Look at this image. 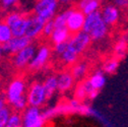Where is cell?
Segmentation results:
<instances>
[{"label":"cell","instance_id":"6da1fadb","mask_svg":"<svg viewBox=\"0 0 128 127\" xmlns=\"http://www.w3.org/2000/svg\"><path fill=\"white\" fill-rule=\"evenodd\" d=\"M58 7V0H37L33 8V13L44 22H48L54 18Z\"/></svg>","mask_w":128,"mask_h":127},{"label":"cell","instance_id":"7a4b0ae2","mask_svg":"<svg viewBox=\"0 0 128 127\" xmlns=\"http://www.w3.org/2000/svg\"><path fill=\"white\" fill-rule=\"evenodd\" d=\"M26 99L28 106L39 108L43 107L47 103V101L49 100L43 82H35L32 84L26 90Z\"/></svg>","mask_w":128,"mask_h":127},{"label":"cell","instance_id":"3957f363","mask_svg":"<svg viewBox=\"0 0 128 127\" xmlns=\"http://www.w3.org/2000/svg\"><path fill=\"white\" fill-rule=\"evenodd\" d=\"M26 90H28V88H26V82L24 80V78L22 77L13 78L8 84L6 90L4 92L8 105L10 106L16 100L26 94Z\"/></svg>","mask_w":128,"mask_h":127},{"label":"cell","instance_id":"277c9868","mask_svg":"<svg viewBox=\"0 0 128 127\" xmlns=\"http://www.w3.org/2000/svg\"><path fill=\"white\" fill-rule=\"evenodd\" d=\"M22 127H45L46 119L39 107L28 106L22 113Z\"/></svg>","mask_w":128,"mask_h":127},{"label":"cell","instance_id":"5b68a950","mask_svg":"<svg viewBox=\"0 0 128 127\" xmlns=\"http://www.w3.org/2000/svg\"><path fill=\"white\" fill-rule=\"evenodd\" d=\"M90 42H92V39L90 35L84 30H80L78 33L71 35L70 39L67 42V47L75 54L80 56L88 48Z\"/></svg>","mask_w":128,"mask_h":127},{"label":"cell","instance_id":"8992f818","mask_svg":"<svg viewBox=\"0 0 128 127\" xmlns=\"http://www.w3.org/2000/svg\"><path fill=\"white\" fill-rule=\"evenodd\" d=\"M37 49V46L32 43L26 48L15 53L14 55H12V65L16 69H24L26 67H28V64L33 59Z\"/></svg>","mask_w":128,"mask_h":127},{"label":"cell","instance_id":"52a82bcc","mask_svg":"<svg viewBox=\"0 0 128 127\" xmlns=\"http://www.w3.org/2000/svg\"><path fill=\"white\" fill-rule=\"evenodd\" d=\"M51 48L47 45H42L37 49L33 59L28 64V69L32 71H39L45 67L51 57Z\"/></svg>","mask_w":128,"mask_h":127},{"label":"cell","instance_id":"ba28073f","mask_svg":"<svg viewBox=\"0 0 128 127\" xmlns=\"http://www.w3.org/2000/svg\"><path fill=\"white\" fill-rule=\"evenodd\" d=\"M84 20H86L84 13L82 10H79L77 7L67 9L66 28L71 34H75L82 30Z\"/></svg>","mask_w":128,"mask_h":127},{"label":"cell","instance_id":"9c48e42d","mask_svg":"<svg viewBox=\"0 0 128 127\" xmlns=\"http://www.w3.org/2000/svg\"><path fill=\"white\" fill-rule=\"evenodd\" d=\"M46 22L41 20L36 14H30L26 15V36L30 38L32 41L38 39L40 36H42L43 28Z\"/></svg>","mask_w":128,"mask_h":127},{"label":"cell","instance_id":"30bf717a","mask_svg":"<svg viewBox=\"0 0 128 127\" xmlns=\"http://www.w3.org/2000/svg\"><path fill=\"white\" fill-rule=\"evenodd\" d=\"M32 43H33V41L30 38H28L26 36H24V37H12L8 42L1 45H2L4 54L12 56Z\"/></svg>","mask_w":128,"mask_h":127},{"label":"cell","instance_id":"8fae6325","mask_svg":"<svg viewBox=\"0 0 128 127\" xmlns=\"http://www.w3.org/2000/svg\"><path fill=\"white\" fill-rule=\"evenodd\" d=\"M98 94H99V90L92 88L88 79H84V80L79 82L74 92V96L78 101H84L86 99L94 100L98 97Z\"/></svg>","mask_w":128,"mask_h":127},{"label":"cell","instance_id":"7c38bea8","mask_svg":"<svg viewBox=\"0 0 128 127\" xmlns=\"http://www.w3.org/2000/svg\"><path fill=\"white\" fill-rule=\"evenodd\" d=\"M102 18L104 20V22L110 26H114L118 22L119 18H120V10L119 8L114 5V4H109L106 5L102 10Z\"/></svg>","mask_w":128,"mask_h":127},{"label":"cell","instance_id":"4fadbf2b","mask_svg":"<svg viewBox=\"0 0 128 127\" xmlns=\"http://www.w3.org/2000/svg\"><path fill=\"white\" fill-rule=\"evenodd\" d=\"M109 32V26L104 22L103 18H100L94 26L88 30V35L92 39V41H102L106 38Z\"/></svg>","mask_w":128,"mask_h":127},{"label":"cell","instance_id":"5bb4252c","mask_svg":"<svg viewBox=\"0 0 128 127\" xmlns=\"http://www.w3.org/2000/svg\"><path fill=\"white\" fill-rule=\"evenodd\" d=\"M57 80H58V90L62 92L70 90L75 82V79L70 71H64L60 73L57 76Z\"/></svg>","mask_w":128,"mask_h":127},{"label":"cell","instance_id":"9a60e30c","mask_svg":"<svg viewBox=\"0 0 128 127\" xmlns=\"http://www.w3.org/2000/svg\"><path fill=\"white\" fill-rule=\"evenodd\" d=\"M76 7L79 10H82L84 15H88L100 10L101 3L100 0H77Z\"/></svg>","mask_w":128,"mask_h":127},{"label":"cell","instance_id":"2e32d148","mask_svg":"<svg viewBox=\"0 0 128 127\" xmlns=\"http://www.w3.org/2000/svg\"><path fill=\"white\" fill-rule=\"evenodd\" d=\"M71 33L68 30V28L66 26L63 28H55L54 32L52 33L51 37H50V41L53 45L58 44V43H63V42H67L70 37H71Z\"/></svg>","mask_w":128,"mask_h":127},{"label":"cell","instance_id":"e0dca14e","mask_svg":"<svg viewBox=\"0 0 128 127\" xmlns=\"http://www.w3.org/2000/svg\"><path fill=\"white\" fill-rule=\"evenodd\" d=\"M88 80L92 88L100 92L106 84L107 77L104 71H96L90 76V78H88Z\"/></svg>","mask_w":128,"mask_h":127},{"label":"cell","instance_id":"ac0fdd59","mask_svg":"<svg viewBox=\"0 0 128 127\" xmlns=\"http://www.w3.org/2000/svg\"><path fill=\"white\" fill-rule=\"evenodd\" d=\"M88 66L86 62H76L72 65L71 67V74L73 75L75 82L77 80H82V79L86 77V73H88Z\"/></svg>","mask_w":128,"mask_h":127},{"label":"cell","instance_id":"d6986e66","mask_svg":"<svg viewBox=\"0 0 128 127\" xmlns=\"http://www.w3.org/2000/svg\"><path fill=\"white\" fill-rule=\"evenodd\" d=\"M44 88L46 90L47 96L48 98H52L54 97V94L58 90V80H57V76L55 75H49L45 78V80L43 82Z\"/></svg>","mask_w":128,"mask_h":127},{"label":"cell","instance_id":"ffe728a7","mask_svg":"<svg viewBox=\"0 0 128 127\" xmlns=\"http://www.w3.org/2000/svg\"><path fill=\"white\" fill-rule=\"evenodd\" d=\"M13 37H24L26 36V15H24L22 18L16 20L13 24L10 26Z\"/></svg>","mask_w":128,"mask_h":127},{"label":"cell","instance_id":"44dd1931","mask_svg":"<svg viewBox=\"0 0 128 127\" xmlns=\"http://www.w3.org/2000/svg\"><path fill=\"white\" fill-rule=\"evenodd\" d=\"M127 47H128V39L126 37L121 38L115 45L114 47V53L116 55L117 59H121L125 56L126 52H127Z\"/></svg>","mask_w":128,"mask_h":127},{"label":"cell","instance_id":"7402d4cb","mask_svg":"<svg viewBox=\"0 0 128 127\" xmlns=\"http://www.w3.org/2000/svg\"><path fill=\"white\" fill-rule=\"evenodd\" d=\"M12 32L10 26L5 22H0V43L4 44L12 38Z\"/></svg>","mask_w":128,"mask_h":127},{"label":"cell","instance_id":"603a6c76","mask_svg":"<svg viewBox=\"0 0 128 127\" xmlns=\"http://www.w3.org/2000/svg\"><path fill=\"white\" fill-rule=\"evenodd\" d=\"M24 15H26V14H24L22 11L12 9V10H9V11L6 13V15L4 16V18H3V22H5L10 26L11 24H13L16 20H18L20 18H22Z\"/></svg>","mask_w":128,"mask_h":127},{"label":"cell","instance_id":"cb8c5ba5","mask_svg":"<svg viewBox=\"0 0 128 127\" xmlns=\"http://www.w3.org/2000/svg\"><path fill=\"white\" fill-rule=\"evenodd\" d=\"M119 59L113 58V59H109L105 62V64L103 66V71L107 74H113L117 71L119 67Z\"/></svg>","mask_w":128,"mask_h":127},{"label":"cell","instance_id":"d4e9b609","mask_svg":"<svg viewBox=\"0 0 128 127\" xmlns=\"http://www.w3.org/2000/svg\"><path fill=\"white\" fill-rule=\"evenodd\" d=\"M11 109L14 112H20L22 113L28 107V99H26V94L22 96V98H20L18 100H16L13 104L10 105Z\"/></svg>","mask_w":128,"mask_h":127},{"label":"cell","instance_id":"484cf974","mask_svg":"<svg viewBox=\"0 0 128 127\" xmlns=\"http://www.w3.org/2000/svg\"><path fill=\"white\" fill-rule=\"evenodd\" d=\"M22 125V113L20 112H14L12 111V113L5 125V127H20Z\"/></svg>","mask_w":128,"mask_h":127},{"label":"cell","instance_id":"4316f807","mask_svg":"<svg viewBox=\"0 0 128 127\" xmlns=\"http://www.w3.org/2000/svg\"><path fill=\"white\" fill-rule=\"evenodd\" d=\"M66 20H67V9L63 10L61 12L56 13V15L53 18L55 28H63L66 26Z\"/></svg>","mask_w":128,"mask_h":127},{"label":"cell","instance_id":"83f0119b","mask_svg":"<svg viewBox=\"0 0 128 127\" xmlns=\"http://www.w3.org/2000/svg\"><path fill=\"white\" fill-rule=\"evenodd\" d=\"M11 113H12V109L8 105L6 107H4L3 109L0 110V126H4L5 127L7 121L9 119L10 115H11Z\"/></svg>","mask_w":128,"mask_h":127},{"label":"cell","instance_id":"f1b7e54d","mask_svg":"<svg viewBox=\"0 0 128 127\" xmlns=\"http://www.w3.org/2000/svg\"><path fill=\"white\" fill-rule=\"evenodd\" d=\"M55 30V24H54V22L53 20H50L45 22L44 24V28H43V33H42V36H44L45 38H50L52 33Z\"/></svg>","mask_w":128,"mask_h":127},{"label":"cell","instance_id":"f546056e","mask_svg":"<svg viewBox=\"0 0 128 127\" xmlns=\"http://www.w3.org/2000/svg\"><path fill=\"white\" fill-rule=\"evenodd\" d=\"M20 0H0V5L3 10L9 11L12 10L15 6L20 3Z\"/></svg>","mask_w":128,"mask_h":127},{"label":"cell","instance_id":"4dcf8cb0","mask_svg":"<svg viewBox=\"0 0 128 127\" xmlns=\"http://www.w3.org/2000/svg\"><path fill=\"white\" fill-rule=\"evenodd\" d=\"M68 42V41H67ZM67 42H63V43H58L55 44L53 47V52L57 55V56H61L64 52H65L66 48H67Z\"/></svg>","mask_w":128,"mask_h":127},{"label":"cell","instance_id":"1f68e13d","mask_svg":"<svg viewBox=\"0 0 128 127\" xmlns=\"http://www.w3.org/2000/svg\"><path fill=\"white\" fill-rule=\"evenodd\" d=\"M113 4L118 8H126L128 7V0H113Z\"/></svg>","mask_w":128,"mask_h":127},{"label":"cell","instance_id":"d6a6232c","mask_svg":"<svg viewBox=\"0 0 128 127\" xmlns=\"http://www.w3.org/2000/svg\"><path fill=\"white\" fill-rule=\"evenodd\" d=\"M8 105L6 97H5V94L4 92H0V110L3 109L4 107H6Z\"/></svg>","mask_w":128,"mask_h":127},{"label":"cell","instance_id":"836d02e7","mask_svg":"<svg viewBox=\"0 0 128 127\" xmlns=\"http://www.w3.org/2000/svg\"><path fill=\"white\" fill-rule=\"evenodd\" d=\"M74 1H77V0H58L59 4H70Z\"/></svg>","mask_w":128,"mask_h":127},{"label":"cell","instance_id":"e575fe53","mask_svg":"<svg viewBox=\"0 0 128 127\" xmlns=\"http://www.w3.org/2000/svg\"><path fill=\"white\" fill-rule=\"evenodd\" d=\"M3 55H4V52H3V49H2V45H0V59L2 58Z\"/></svg>","mask_w":128,"mask_h":127},{"label":"cell","instance_id":"d590c367","mask_svg":"<svg viewBox=\"0 0 128 127\" xmlns=\"http://www.w3.org/2000/svg\"><path fill=\"white\" fill-rule=\"evenodd\" d=\"M0 127H4V126H0Z\"/></svg>","mask_w":128,"mask_h":127},{"label":"cell","instance_id":"8d00e7d4","mask_svg":"<svg viewBox=\"0 0 128 127\" xmlns=\"http://www.w3.org/2000/svg\"><path fill=\"white\" fill-rule=\"evenodd\" d=\"M20 127H22V126H20Z\"/></svg>","mask_w":128,"mask_h":127},{"label":"cell","instance_id":"74e56055","mask_svg":"<svg viewBox=\"0 0 128 127\" xmlns=\"http://www.w3.org/2000/svg\"><path fill=\"white\" fill-rule=\"evenodd\" d=\"M0 45H1V43H0Z\"/></svg>","mask_w":128,"mask_h":127}]
</instances>
